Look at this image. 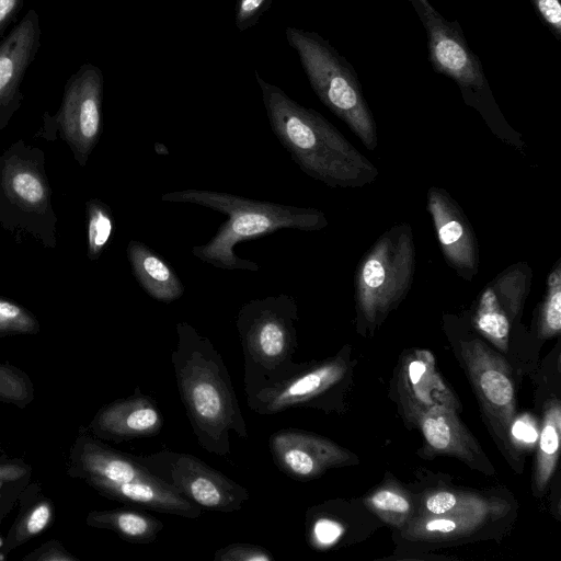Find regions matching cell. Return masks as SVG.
<instances>
[{"label": "cell", "mask_w": 561, "mask_h": 561, "mask_svg": "<svg viewBox=\"0 0 561 561\" xmlns=\"http://www.w3.org/2000/svg\"><path fill=\"white\" fill-rule=\"evenodd\" d=\"M176 335L171 363L193 433L204 450L227 457L230 432L249 436L231 377L214 344L190 323L178 322Z\"/></svg>", "instance_id": "1"}, {"label": "cell", "mask_w": 561, "mask_h": 561, "mask_svg": "<svg viewBox=\"0 0 561 561\" xmlns=\"http://www.w3.org/2000/svg\"><path fill=\"white\" fill-rule=\"evenodd\" d=\"M271 128L291 160L332 188H360L379 171L329 121L289 98L254 71Z\"/></svg>", "instance_id": "2"}, {"label": "cell", "mask_w": 561, "mask_h": 561, "mask_svg": "<svg viewBox=\"0 0 561 561\" xmlns=\"http://www.w3.org/2000/svg\"><path fill=\"white\" fill-rule=\"evenodd\" d=\"M163 202L191 203L211 208L227 216L217 233L205 244L192 248L198 260L222 270L257 272V263L241 259L234 245L276 232L279 229L317 231L329 221L321 210L271 202L210 190L186 188L161 195Z\"/></svg>", "instance_id": "3"}, {"label": "cell", "mask_w": 561, "mask_h": 561, "mask_svg": "<svg viewBox=\"0 0 561 561\" xmlns=\"http://www.w3.org/2000/svg\"><path fill=\"white\" fill-rule=\"evenodd\" d=\"M412 228L398 222L382 232L358 261L354 300L358 331L373 333L410 291L415 271Z\"/></svg>", "instance_id": "4"}, {"label": "cell", "mask_w": 561, "mask_h": 561, "mask_svg": "<svg viewBox=\"0 0 561 561\" xmlns=\"http://www.w3.org/2000/svg\"><path fill=\"white\" fill-rule=\"evenodd\" d=\"M297 320L296 300L287 294L252 299L240 308L236 325L244 356L245 393L285 376L297 365L293 358Z\"/></svg>", "instance_id": "5"}, {"label": "cell", "mask_w": 561, "mask_h": 561, "mask_svg": "<svg viewBox=\"0 0 561 561\" xmlns=\"http://www.w3.org/2000/svg\"><path fill=\"white\" fill-rule=\"evenodd\" d=\"M287 43L299 56L320 101L341 118L368 149L378 146L377 126L360 87L333 48L313 32L286 27Z\"/></svg>", "instance_id": "6"}, {"label": "cell", "mask_w": 561, "mask_h": 561, "mask_svg": "<svg viewBox=\"0 0 561 561\" xmlns=\"http://www.w3.org/2000/svg\"><path fill=\"white\" fill-rule=\"evenodd\" d=\"M458 344L490 431L507 461L519 470V453L512 438L516 399L511 368L504 357L478 337L461 339Z\"/></svg>", "instance_id": "7"}, {"label": "cell", "mask_w": 561, "mask_h": 561, "mask_svg": "<svg viewBox=\"0 0 561 561\" xmlns=\"http://www.w3.org/2000/svg\"><path fill=\"white\" fill-rule=\"evenodd\" d=\"M134 457L151 476L202 508L231 513L250 497L244 486L191 454L164 449Z\"/></svg>", "instance_id": "8"}, {"label": "cell", "mask_w": 561, "mask_h": 561, "mask_svg": "<svg viewBox=\"0 0 561 561\" xmlns=\"http://www.w3.org/2000/svg\"><path fill=\"white\" fill-rule=\"evenodd\" d=\"M531 280L533 271L528 263H514L491 279L473 302V328L504 353L508 348L512 327L523 312Z\"/></svg>", "instance_id": "9"}, {"label": "cell", "mask_w": 561, "mask_h": 561, "mask_svg": "<svg viewBox=\"0 0 561 561\" xmlns=\"http://www.w3.org/2000/svg\"><path fill=\"white\" fill-rule=\"evenodd\" d=\"M346 360L339 355L317 364H297L285 376L247 392V405L260 415L291 408L317 407L345 376Z\"/></svg>", "instance_id": "10"}, {"label": "cell", "mask_w": 561, "mask_h": 561, "mask_svg": "<svg viewBox=\"0 0 561 561\" xmlns=\"http://www.w3.org/2000/svg\"><path fill=\"white\" fill-rule=\"evenodd\" d=\"M102 96L103 76L91 64L81 66L64 94L58 115L61 134L82 164L100 138Z\"/></svg>", "instance_id": "11"}, {"label": "cell", "mask_w": 561, "mask_h": 561, "mask_svg": "<svg viewBox=\"0 0 561 561\" xmlns=\"http://www.w3.org/2000/svg\"><path fill=\"white\" fill-rule=\"evenodd\" d=\"M268 448L275 466L296 480H312L331 468L350 465L354 455L317 434L284 428L273 433Z\"/></svg>", "instance_id": "12"}, {"label": "cell", "mask_w": 561, "mask_h": 561, "mask_svg": "<svg viewBox=\"0 0 561 561\" xmlns=\"http://www.w3.org/2000/svg\"><path fill=\"white\" fill-rule=\"evenodd\" d=\"M426 209L446 263L462 279L471 282L479 272V247L462 208L446 190L431 186Z\"/></svg>", "instance_id": "13"}, {"label": "cell", "mask_w": 561, "mask_h": 561, "mask_svg": "<svg viewBox=\"0 0 561 561\" xmlns=\"http://www.w3.org/2000/svg\"><path fill=\"white\" fill-rule=\"evenodd\" d=\"M396 391L404 416L413 423L433 407L456 411L459 407L457 398L436 371L434 357L425 350L412 351L401 360Z\"/></svg>", "instance_id": "14"}, {"label": "cell", "mask_w": 561, "mask_h": 561, "mask_svg": "<svg viewBox=\"0 0 561 561\" xmlns=\"http://www.w3.org/2000/svg\"><path fill=\"white\" fill-rule=\"evenodd\" d=\"M163 416L156 401L140 392L103 405L93 416L88 430L100 439L116 443L159 434Z\"/></svg>", "instance_id": "15"}, {"label": "cell", "mask_w": 561, "mask_h": 561, "mask_svg": "<svg viewBox=\"0 0 561 561\" xmlns=\"http://www.w3.org/2000/svg\"><path fill=\"white\" fill-rule=\"evenodd\" d=\"M67 474L71 478H101L126 482L154 478L134 457L111 448L81 427L69 450Z\"/></svg>", "instance_id": "16"}, {"label": "cell", "mask_w": 561, "mask_h": 561, "mask_svg": "<svg viewBox=\"0 0 561 561\" xmlns=\"http://www.w3.org/2000/svg\"><path fill=\"white\" fill-rule=\"evenodd\" d=\"M456 410L448 407H433L415 421L428 449L457 457L471 468L493 474L494 468L480 445L460 422Z\"/></svg>", "instance_id": "17"}, {"label": "cell", "mask_w": 561, "mask_h": 561, "mask_svg": "<svg viewBox=\"0 0 561 561\" xmlns=\"http://www.w3.org/2000/svg\"><path fill=\"white\" fill-rule=\"evenodd\" d=\"M84 481L99 494L121 503L193 519L202 514V507L156 478L126 482L88 478Z\"/></svg>", "instance_id": "18"}, {"label": "cell", "mask_w": 561, "mask_h": 561, "mask_svg": "<svg viewBox=\"0 0 561 561\" xmlns=\"http://www.w3.org/2000/svg\"><path fill=\"white\" fill-rule=\"evenodd\" d=\"M424 21L435 67L462 87L480 89L484 83L483 75L461 37L432 10L424 12Z\"/></svg>", "instance_id": "19"}, {"label": "cell", "mask_w": 561, "mask_h": 561, "mask_svg": "<svg viewBox=\"0 0 561 561\" xmlns=\"http://www.w3.org/2000/svg\"><path fill=\"white\" fill-rule=\"evenodd\" d=\"M506 510V504H494L454 511L440 515H417L403 528L402 536L410 540H451L481 528L489 520L497 518Z\"/></svg>", "instance_id": "20"}, {"label": "cell", "mask_w": 561, "mask_h": 561, "mask_svg": "<svg viewBox=\"0 0 561 561\" xmlns=\"http://www.w3.org/2000/svg\"><path fill=\"white\" fill-rule=\"evenodd\" d=\"M38 20L30 11L0 45V110L18 91L38 43Z\"/></svg>", "instance_id": "21"}, {"label": "cell", "mask_w": 561, "mask_h": 561, "mask_svg": "<svg viewBox=\"0 0 561 561\" xmlns=\"http://www.w3.org/2000/svg\"><path fill=\"white\" fill-rule=\"evenodd\" d=\"M127 257L135 278L151 298L171 302L182 297V280L172 266L148 245L137 240L129 241Z\"/></svg>", "instance_id": "22"}, {"label": "cell", "mask_w": 561, "mask_h": 561, "mask_svg": "<svg viewBox=\"0 0 561 561\" xmlns=\"http://www.w3.org/2000/svg\"><path fill=\"white\" fill-rule=\"evenodd\" d=\"M2 186L9 198L26 211L43 214L49 207V191L34 163L12 156L2 163Z\"/></svg>", "instance_id": "23"}, {"label": "cell", "mask_w": 561, "mask_h": 561, "mask_svg": "<svg viewBox=\"0 0 561 561\" xmlns=\"http://www.w3.org/2000/svg\"><path fill=\"white\" fill-rule=\"evenodd\" d=\"M19 500V513L1 547L4 554L44 533L55 520L54 502L41 492L38 483L28 484Z\"/></svg>", "instance_id": "24"}, {"label": "cell", "mask_w": 561, "mask_h": 561, "mask_svg": "<svg viewBox=\"0 0 561 561\" xmlns=\"http://www.w3.org/2000/svg\"><path fill=\"white\" fill-rule=\"evenodd\" d=\"M85 523L93 528L112 530L126 541L145 545L153 542L163 529L158 518L127 507L91 511Z\"/></svg>", "instance_id": "25"}, {"label": "cell", "mask_w": 561, "mask_h": 561, "mask_svg": "<svg viewBox=\"0 0 561 561\" xmlns=\"http://www.w3.org/2000/svg\"><path fill=\"white\" fill-rule=\"evenodd\" d=\"M561 438V407L557 399L550 400L545 407L539 434L538 450L534 471V492L545 493L547 484L554 472L559 457Z\"/></svg>", "instance_id": "26"}, {"label": "cell", "mask_w": 561, "mask_h": 561, "mask_svg": "<svg viewBox=\"0 0 561 561\" xmlns=\"http://www.w3.org/2000/svg\"><path fill=\"white\" fill-rule=\"evenodd\" d=\"M364 502L385 522L398 528L403 529L413 518L414 506L410 495L396 485L377 489Z\"/></svg>", "instance_id": "27"}, {"label": "cell", "mask_w": 561, "mask_h": 561, "mask_svg": "<svg viewBox=\"0 0 561 561\" xmlns=\"http://www.w3.org/2000/svg\"><path fill=\"white\" fill-rule=\"evenodd\" d=\"M537 324L543 339L557 336L561 331V259L556 261L547 276L545 295L538 306Z\"/></svg>", "instance_id": "28"}, {"label": "cell", "mask_w": 561, "mask_h": 561, "mask_svg": "<svg viewBox=\"0 0 561 561\" xmlns=\"http://www.w3.org/2000/svg\"><path fill=\"white\" fill-rule=\"evenodd\" d=\"M32 467L22 458L0 456V517L4 518L30 484Z\"/></svg>", "instance_id": "29"}, {"label": "cell", "mask_w": 561, "mask_h": 561, "mask_svg": "<svg viewBox=\"0 0 561 561\" xmlns=\"http://www.w3.org/2000/svg\"><path fill=\"white\" fill-rule=\"evenodd\" d=\"M496 502L497 500L486 499L470 492L437 490L428 492L423 497L419 515H440L454 511L482 507Z\"/></svg>", "instance_id": "30"}, {"label": "cell", "mask_w": 561, "mask_h": 561, "mask_svg": "<svg viewBox=\"0 0 561 561\" xmlns=\"http://www.w3.org/2000/svg\"><path fill=\"white\" fill-rule=\"evenodd\" d=\"M88 256L98 260L108 244L114 220L111 209L100 199L93 198L87 204Z\"/></svg>", "instance_id": "31"}, {"label": "cell", "mask_w": 561, "mask_h": 561, "mask_svg": "<svg viewBox=\"0 0 561 561\" xmlns=\"http://www.w3.org/2000/svg\"><path fill=\"white\" fill-rule=\"evenodd\" d=\"M35 398L28 375L9 363H0V401L25 409Z\"/></svg>", "instance_id": "32"}, {"label": "cell", "mask_w": 561, "mask_h": 561, "mask_svg": "<svg viewBox=\"0 0 561 561\" xmlns=\"http://www.w3.org/2000/svg\"><path fill=\"white\" fill-rule=\"evenodd\" d=\"M39 322L22 306L0 298V336L12 334H36Z\"/></svg>", "instance_id": "33"}, {"label": "cell", "mask_w": 561, "mask_h": 561, "mask_svg": "<svg viewBox=\"0 0 561 561\" xmlns=\"http://www.w3.org/2000/svg\"><path fill=\"white\" fill-rule=\"evenodd\" d=\"M307 537L311 546L327 548L339 541L344 533L343 525L327 515L307 514Z\"/></svg>", "instance_id": "34"}, {"label": "cell", "mask_w": 561, "mask_h": 561, "mask_svg": "<svg viewBox=\"0 0 561 561\" xmlns=\"http://www.w3.org/2000/svg\"><path fill=\"white\" fill-rule=\"evenodd\" d=\"M215 561H273L271 551L254 543H230L218 549Z\"/></svg>", "instance_id": "35"}, {"label": "cell", "mask_w": 561, "mask_h": 561, "mask_svg": "<svg viewBox=\"0 0 561 561\" xmlns=\"http://www.w3.org/2000/svg\"><path fill=\"white\" fill-rule=\"evenodd\" d=\"M272 0H237L234 23L240 32L254 26L270 9Z\"/></svg>", "instance_id": "36"}, {"label": "cell", "mask_w": 561, "mask_h": 561, "mask_svg": "<svg viewBox=\"0 0 561 561\" xmlns=\"http://www.w3.org/2000/svg\"><path fill=\"white\" fill-rule=\"evenodd\" d=\"M24 561H78L65 546L56 540L50 539L42 543L38 548L30 552L23 558Z\"/></svg>", "instance_id": "37"}, {"label": "cell", "mask_w": 561, "mask_h": 561, "mask_svg": "<svg viewBox=\"0 0 561 561\" xmlns=\"http://www.w3.org/2000/svg\"><path fill=\"white\" fill-rule=\"evenodd\" d=\"M536 8L541 18L559 35L561 32V4L559 0H535Z\"/></svg>", "instance_id": "38"}, {"label": "cell", "mask_w": 561, "mask_h": 561, "mask_svg": "<svg viewBox=\"0 0 561 561\" xmlns=\"http://www.w3.org/2000/svg\"><path fill=\"white\" fill-rule=\"evenodd\" d=\"M20 0H0V28L5 25L16 11Z\"/></svg>", "instance_id": "39"}, {"label": "cell", "mask_w": 561, "mask_h": 561, "mask_svg": "<svg viewBox=\"0 0 561 561\" xmlns=\"http://www.w3.org/2000/svg\"><path fill=\"white\" fill-rule=\"evenodd\" d=\"M3 518L0 517V525H1V522H2Z\"/></svg>", "instance_id": "40"}]
</instances>
